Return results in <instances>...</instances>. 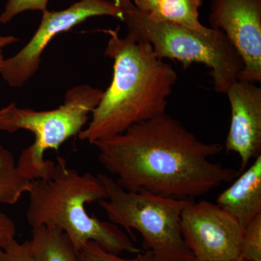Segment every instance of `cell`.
Segmentation results:
<instances>
[{"mask_svg":"<svg viewBox=\"0 0 261 261\" xmlns=\"http://www.w3.org/2000/svg\"><path fill=\"white\" fill-rule=\"evenodd\" d=\"M93 145L103 167L128 192L193 200L232 181L240 173L211 161L221 153L222 145L199 140L167 113Z\"/></svg>","mask_w":261,"mask_h":261,"instance_id":"1","label":"cell"},{"mask_svg":"<svg viewBox=\"0 0 261 261\" xmlns=\"http://www.w3.org/2000/svg\"><path fill=\"white\" fill-rule=\"evenodd\" d=\"M118 31H102L109 35L105 55L113 61V74L88 125L78 135L91 145L166 113L177 82L176 70L156 56L150 44L128 34L122 38Z\"/></svg>","mask_w":261,"mask_h":261,"instance_id":"2","label":"cell"},{"mask_svg":"<svg viewBox=\"0 0 261 261\" xmlns=\"http://www.w3.org/2000/svg\"><path fill=\"white\" fill-rule=\"evenodd\" d=\"M28 195L25 216L32 228H59L77 250L92 241L115 255L142 252L121 227L90 216L86 210L87 204L107 198V190L98 175L80 173L58 158L50 177L33 180Z\"/></svg>","mask_w":261,"mask_h":261,"instance_id":"3","label":"cell"},{"mask_svg":"<svg viewBox=\"0 0 261 261\" xmlns=\"http://www.w3.org/2000/svg\"><path fill=\"white\" fill-rule=\"evenodd\" d=\"M104 91L87 84L67 91L63 105L51 111H36L11 103L0 110V130L14 133L27 130L34 135L32 145L24 149L17 165L31 180L50 177L56 163L44 159L47 149L58 151L64 142L84 129Z\"/></svg>","mask_w":261,"mask_h":261,"instance_id":"4","label":"cell"},{"mask_svg":"<svg viewBox=\"0 0 261 261\" xmlns=\"http://www.w3.org/2000/svg\"><path fill=\"white\" fill-rule=\"evenodd\" d=\"M123 22L128 35L148 43L161 59L176 60L185 68L193 63L207 66L217 93L226 94L238 80L243 61L221 30L211 28L209 32H199L176 24L154 21L136 8L124 12Z\"/></svg>","mask_w":261,"mask_h":261,"instance_id":"5","label":"cell"},{"mask_svg":"<svg viewBox=\"0 0 261 261\" xmlns=\"http://www.w3.org/2000/svg\"><path fill=\"white\" fill-rule=\"evenodd\" d=\"M97 175L108 192L107 198L98 203L109 221L129 233L137 230L152 261H193L181 229L182 211L192 200L126 191L108 175Z\"/></svg>","mask_w":261,"mask_h":261,"instance_id":"6","label":"cell"},{"mask_svg":"<svg viewBox=\"0 0 261 261\" xmlns=\"http://www.w3.org/2000/svg\"><path fill=\"white\" fill-rule=\"evenodd\" d=\"M124 11L110 0H80L59 11L42 12V20L29 42L15 56L3 60L0 74L11 87H20L37 73L42 55L53 38L88 18L111 16L123 21Z\"/></svg>","mask_w":261,"mask_h":261,"instance_id":"7","label":"cell"},{"mask_svg":"<svg viewBox=\"0 0 261 261\" xmlns=\"http://www.w3.org/2000/svg\"><path fill=\"white\" fill-rule=\"evenodd\" d=\"M181 229L196 260L229 261L240 257L245 228L216 203L190 201L181 213Z\"/></svg>","mask_w":261,"mask_h":261,"instance_id":"8","label":"cell"},{"mask_svg":"<svg viewBox=\"0 0 261 261\" xmlns=\"http://www.w3.org/2000/svg\"><path fill=\"white\" fill-rule=\"evenodd\" d=\"M211 28L226 34L243 68L238 80L261 82V0H212Z\"/></svg>","mask_w":261,"mask_h":261,"instance_id":"9","label":"cell"},{"mask_svg":"<svg viewBox=\"0 0 261 261\" xmlns=\"http://www.w3.org/2000/svg\"><path fill=\"white\" fill-rule=\"evenodd\" d=\"M231 108V123L225 148L240 156L239 172L261 154V88L238 80L226 92Z\"/></svg>","mask_w":261,"mask_h":261,"instance_id":"10","label":"cell"},{"mask_svg":"<svg viewBox=\"0 0 261 261\" xmlns=\"http://www.w3.org/2000/svg\"><path fill=\"white\" fill-rule=\"evenodd\" d=\"M216 204L238 220L243 228L261 214V154L218 196Z\"/></svg>","mask_w":261,"mask_h":261,"instance_id":"11","label":"cell"},{"mask_svg":"<svg viewBox=\"0 0 261 261\" xmlns=\"http://www.w3.org/2000/svg\"><path fill=\"white\" fill-rule=\"evenodd\" d=\"M32 229L29 242L37 261H80L76 249L62 230L49 226Z\"/></svg>","mask_w":261,"mask_h":261,"instance_id":"12","label":"cell"},{"mask_svg":"<svg viewBox=\"0 0 261 261\" xmlns=\"http://www.w3.org/2000/svg\"><path fill=\"white\" fill-rule=\"evenodd\" d=\"M202 0H161L155 8L147 15L150 20L167 22L199 32H207L211 28L202 25L199 20V10Z\"/></svg>","mask_w":261,"mask_h":261,"instance_id":"13","label":"cell"},{"mask_svg":"<svg viewBox=\"0 0 261 261\" xmlns=\"http://www.w3.org/2000/svg\"><path fill=\"white\" fill-rule=\"evenodd\" d=\"M32 181L18 167L13 153L0 144V204H16L28 193Z\"/></svg>","mask_w":261,"mask_h":261,"instance_id":"14","label":"cell"},{"mask_svg":"<svg viewBox=\"0 0 261 261\" xmlns=\"http://www.w3.org/2000/svg\"><path fill=\"white\" fill-rule=\"evenodd\" d=\"M240 258L261 261V214L254 218L244 229Z\"/></svg>","mask_w":261,"mask_h":261,"instance_id":"15","label":"cell"},{"mask_svg":"<svg viewBox=\"0 0 261 261\" xmlns=\"http://www.w3.org/2000/svg\"><path fill=\"white\" fill-rule=\"evenodd\" d=\"M80 261H152V253L149 250L141 252L132 258H123L103 250L97 243L89 241L77 250Z\"/></svg>","mask_w":261,"mask_h":261,"instance_id":"16","label":"cell"},{"mask_svg":"<svg viewBox=\"0 0 261 261\" xmlns=\"http://www.w3.org/2000/svg\"><path fill=\"white\" fill-rule=\"evenodd\" d=\"M48 2L49 0H8L0 15V23H9L16 15L29 10L45 11L47 10Z\"/></svg>","mask_w":261,"mask_h":261,"instance_id":"17","label":"cell"},{"mask_svg":"<svg viewBox=\"0 0 261 261\" xmlns=\"http://www.w3.org/2000/svg\"><path fill=\"white\" fill-rule=\"evenodd\" d=\"M0 261H37L33 253L30 242L20 243L14 240L3 251Z\"/></svg>","mask_w":261,"mask_h":261,"instance_id":"18","label":"cell"},{"mask_svg":"<svg viewBox=\"0 0 261 261\" xmlns=\"http://www.w3.org/2000/svg\"><path fill=\"white\" fill-rule=\"evenodd\" d=\"M16 235V226L14 221L3 211H0V252L8 246Z\"/></svg>","mask_w":261,"mask_h":261,"instance_id":"19","label":"cell"},{"mask_svg":"<svg viewBox=\"0 0 261 261\" xmlns=\"http://www.w3.org/2000/svg\"><path fill=\"white\" fill-rule=\"evenodd\" d=\"M161 1V0H133V4L137 10L148 15Z\"/></svg>","mask_w":261,"mask_h":261,"instance_id":"20","label":"cell"},{"mask_svg":"<svg viewBox=\"0 0 261 261\" xmlns=\"http://www.w3.org/2000/svg\"><path fill=\"white\" fill-rule=\"evenodd\" d=\"M113 4L119 8L123 11H127L135 8L133 4V0H110Z\"/></svg>","mask_w":261,"mask_h":261,"instance_id":"21","label":"cell"},{"mask_svg":"<svg viewBox=\"0 0 261 261\" xmlns=\"http://www.w3.org/2000/svg\"><path fill=\"white\" fill-rule=\"evenodd\" d=\"M18 38L13 37V36H1L0 35V50H3V48L13 44V43L18 42Z\"/></svg>","mask_w":261,"mask_h":261,"instance_id":"22","label":"cell"},{"mask_svg":"<svg viewBox=\"0 0 261 261\" xmlns=\"http://www.w3.org/2000/svg\"><path fill=\"white\" fill-rule=\"evenodd\" d=\"M3 60H4V57H3V50H0V65H1L2 63H3Z\"/></svg>","mask_w":261,"mask_h":261,"instance_id":"23","label":"cell"},{"mask_svg":"<svg viewBox=\"0 0 261 261\" xmlns=\"http://www.w3.org/2000/svg\"><path fill=\"white\" fill-rule=\"evenodd\" d=\"M193 261H200V260H196V259H194ZM229 261H246V260H243V259L240 258H240L235 259V260H229Z\"/></svg>","mask_w":261,"mask_h":261,"instance_id":"24","label":"cell"}]
</instances>
